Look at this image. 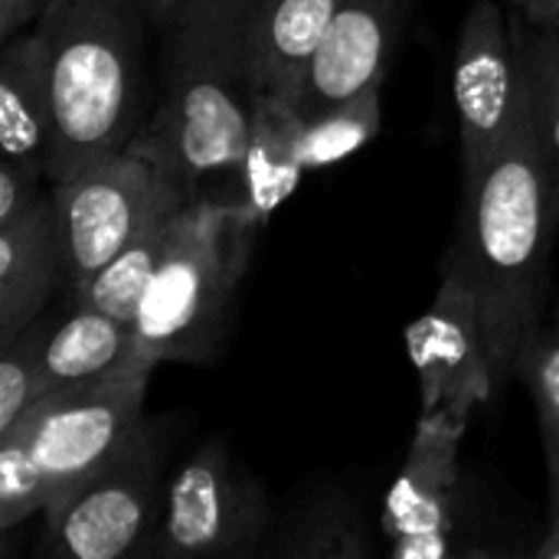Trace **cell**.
I'll return each instance as SVG.
<instances>
[{
	"label": "cell",
	"instance_id": "obj_5",
	"mask_svg": "<svg viewBox=\"0 0 559 559\" xmlns=\"http://www.w3.org/2000/svg\"><path fill=\"white\" fill-rule=\"evenodd\" d=\"M164 495L157 426L141 423L95 475L43 511L46 524L36 554L62 559L151 557Z\"/></svg>",
	"mask_w": 559,
	"mask_h": 559
},
{
	"label": "cell",
	"instance_id": "obj_7",
	"mask_svg": "<svg viewBox=\"0 0 559 559\" xmlns=\"http://www.w3.org/2000/svg\"><path fill=\"white\" fill-rule=\"evenodd\" d=\"M269 534V498L223 442L200 445L167 481L151 557H259Z\"/></svg>",
	"mask_w": 559,
	"mask_h": 559
},
{
	"label": "cell",
	"instance_id": "obj_12",
	"mask_svg": "<svg viewBox=\"0 0 559 559\" xmlns=\"http://www.w3.org/2000/svg\"><path fill=\"white\" fill-rule=\"evenodd\" d=\"M396 10L400 0H344L295 98L305 118L383 82Z\"/></svg>",
	"mask_w": 559,
	"mask_h": 559
},
{
	"label": "cell",
	"instance_id": "obj_8",
	"mask_svg": "<svg viewBox=\"0 0 559 559\" xmlns=\"http://www.w3.org/2000/svg\"><path fill=\"white\" fill-rule=\"evenodd\" d=\"M151 377H128L46 396L13 432L23 436L46 481V508L95 475L144 423ZM10 436V432H7Z\"/></svg>",
	"mask_w": 559,
	"mask_h": 559
},
{
	"label": "cell",
	"instance_id": "obj_18",
	"mask_svg": "<svg viewBox=\"0 0 559 559\" xmlns=\"http://www.w3.org/2000/svg\"><path fill=\"white\" fill-rule=\"evenodd\" d=\"M269 554L285 559H360L373 554V544L360 504L344 491H321L295 508Z\"/></svg>",
	"mask_w": 559,
	"mask_h": 559
},
{
	"label": "cell",
	"instance_id": "obj_6",
	"mask_svg": "<svg viewBox=\"0 0 559 559\" xmlns=\"http://www.w3.org/2000/svg\"><path fill=\"white\" fill-rule=\"evenodd\" d=\"M66 288L75 298L118 252L183 213L197 197L151 160L121 151L98 167L52 183Z\"/></svg>",
	"mask_w": 559,
	"mask_h": 559
},
{
	"label": "cell",
	"instance_id": "obj_20",
	"mask_svg": "<svg viewBox=\"0 0 559 559\" xmlns=\"http://www.w3.org/2000/svg\"><path fill=\"white\" fill-rule=\"evenodd\" d=\"M380 85L383 82L305 118V141H301L305 170H321L350 157L380 131Z\"/></svg>",
	"mask_w": 559,
	"mask_h": 559
},
{
	"label": "cell",
	"instance_id": "obj_3",
	"mask_svg": "<svg viewBox=\"0 0 559 559\" xmlns=\"http://www.w3.org/2000/svg\"><path fill=\"white\" fill-rule=\"evenodd\" d=\"M144 10L134 0H46L52 147L46 183H66L121 154L141 128Z\"/></svg>",
	"mask_w": 559,
	"mask_h": 559
},
{
	"label": "cell",
	"instance_id": "obj_9",
	"mask_svg": "<svg viewBox=\"0 0 559 559\" xmlns=\"http://www.w3.org/2000/svg\"><path fill=\"white\" fill-rule=\"evenodd\" d=\"M465 180L478 177L514 131L524 75L514 29L495 0H475L465 13L452 69Z\"/></svg>",
	"mask_w": 559,
	"mask_h": 559
},
{
	"label": "cell",
	"instance_id": "obj_23",
	"mask_svg": "<svg viewBox=\"0 0 559 559\" xmlns=\"http://www.w3.org/2000/svg\"><path fill=\"white\" fill-rule=\"evenodd\" d=\"M52 328L43 321H33L23 334H16L3 350L0 364V436L13 432L46 396L43 380V347L49 341Z\"/></svg>",
	"mask_w": 559,
	"mask_h": 559
},
{
	"label": "cell",
	"instance_id": "obj_27",
	"mask_svg": "<svg viewBox=\"0 0 559 559\" xmlns=\"http://www.w3.org/2000/svg\"><path fill=\"white\" fill-rule=\"evenodd\" d=\"M141 10H144V16H147V23H154V26H170L177 16H183L190 7H197V3H203V0H134Z\"/></svg>",
	"mask_w": 559,
	"mask_h": 559
},
{
	"label": "cell",
	"instance_id": "obj_2",
	"mask_svg": "<svg viewBox=\"0 0 559 559\" xmlns=\"http://www.w3.org/2000/svg\"><path fill=\"white\" fill-rule=\"evenodd\" d=\"M255 3L203 0L164 26L160 102L124 147L197 200L210 180H233L249 144L255 88L246 33Z\"/></svg>",
	"mask_w": 559,
	"mask_h": 559
},
{
	"label": "cell",
	"instance_id": "obj_22",
	"mask_svg": "<svg viewBox=\"0 0 559 559\" xmlns=\"http://www.w3.org/2000/svg\"><path fill=\"white\" fill-rule=\"evenodd\" d=\"M518 373L531 386L537 406L547 481H550V518H559V324L554 331L550 328L534 331V337L521 350Z\"/></svg>",
	"mask_w": 559,
	"mask_h": 559
},
{
	"label": "cell",
	"instance_id": "obj_26",
	"mask_svg": "<svg viewBox=\"0 0 559 559\" xmlns=\"http://www.w3.org/2000/svg\"><path fill=\"white\" fill-rule=\"evenodd\" d=\"M46 0H0V39L10 43L39 23Z\"/></svg>",
	"mask_w": 559,
	"mask_h": 559
},
{
	"label": "cell",
	"instance_id": "obj_21",
	"mask_svg": "<svg viewBox=\"0 0 559 559\" xmlns=\"http://www.w3.org/2000/svg\"><path fill=\"white\" fill-rule=\"evenodd\" d=\"M514 39H518L524 85L531 95V108L537 118V131L559 197V26L527 20L524 29H514Z\"/></svg>",
	"mask_w": 559,
	"mask_h": 559
},
{
	"label": "cell",
	"instance_id": "obj_11",
	"mask_svg": "<svg viewBox=\"0 0 559 559\" xmlns=\"http://www.w3.org/2000/svg\"><path fill=\"white\" fill-rule=\"evenodd\" d=\"M406 344L423 383V413L449 409L472 416L491 396L495 373L485 347L481 305L452 265H445L429 311L409 324Z\"/></svg>",
	"mask_w": 559,
	"mask_h": 559
},
{
	"label": "cell",
	"instance_id": "obj_14",
	"mask_svg": "<svg viewBox=\"0 0 559 559\" xmlns=\"http://www.w3.org/2000/svg\"><path fill=\"white\" fill-rule=\"evenodd\" d=\"M305 141V115L295 98L259 92L252 108L249 144L239 160V170L223 187V203L239 206L252 223L265 226L275 206H282L298 187Z\"/></svg>",
	"mask_w": 559,
	"mask_h": 559
},
{
	"label": "cell",
	"instance_id": "obj_13",
	"mask_svg": "<svg viewBox=\"0 0 559 559\" xmlns=\"http://www.w3.org/2000/svg\"><path fill=\"white\" fill-rule=\"evenodd\" d=\"M59 282H66V259L49 187L26 213L0 226V347L39 321Z\"/></svg>",
	"mask_w": 559,
	"mask_h": 559
},
{
	"label": "cell",
	"instance_id": "obj_30",
	"mask_svg": "<svg viewBox=\"0 0 559 559\" xmlns=\"http://www.w3.org/2000/svg\"><path fill=\"white\" fill-rule=\"evenodd\" d=\"M557 26H559V20H557Z\"/></svg>",
	"mask_w": 559,
	"mask_h": 559
},
{
	"label": "cell",
	"instance_id": "obj_24",
	"mask_svg": "<svg viewBox=\"0 0 559 559\" xmlns=\"http://www.w3.org/2000/svg\"><path fill=\"white\" fill-rule=\"evenodd\" d=\"M46 511V481L20 432L0 436V531L26 524Z\"/></svg>",
	"mask_w": 559,
	"mask_h": 559
},
{
	"label": "cell",
	"instance_id": "obj_1",
	"mask_svg": "<svg viewBox=\"0 0 559 559\" xmlns=\"http://www.w3.org/2000/svg\"><path fill=\"white\" fill-rule=\"evenodd\" d=\"M557 206L550 160L524 85L514 131L488 167L465 180L462 229L445 259L478 295L495 386L514 377L521 350L540 328Z\"/></svg>",
	"mask_w": 559,
	"mask_h": 559
},
{
	"label": "cell",
	"instance_id": "obj_29",
	"mask_svg": "<svg viewBox=\"0 0 559 559\" xmlns=\"http://www.w3.org/2000/svg\"><path fill=\"white\" fill-rule=\"evenodd\" d=\"M540 559H559V518H550V531L544 537V544L537 547Z\"/></svg>",
	"mask_w": 559,
	"mask_h": 559
},
{
	"label": "cell",
	"instance_id": "obj_10",
	"mask_svg": "<svg viewBox=\"0 0 559 559\" xmlns=\"http://www.w3.org/2000/svg\"><path fill=\"white\" fill-rule=\"evenodd\" d=\"M468 416L423 413L406 465L400 468L383 511L390 554L400 559H445L455 547L459 514V442Z\"/></svg>",
	"mask_w": 559,
	"mask_h": 559
},
{
	"label": "cell",
	"instance_id": "obj_4",
	"mask_svg": "<svg viewBox=\"0 0 559 559\" xmlns=\"http://www.w3.org/2000/svg\"><path fill=\"white\" fill-rule=\"evenodd\" d=\"M259 229L223 200H193L180 213L134 314V334L157 364H206L216 354Z\"/></svg>",
	"mask_w": 559,
	"mask_h": 559
},
{
	"label": "cell",
	"instance_id": "obj_28",
	"mask_svg": "<svg viewBox=\"0 0 559 559\" xmlns=\"http://www.w3.org/2000/svg\"><path fill=\"white\" fill-rule=\"evenodd\" d=\"M518 7V13L531 23H544V26H557L559 20V0H511Z\"/></svg>",
	"mask_w": 559,
	"mask_h": 559
},
{
	"label": "cell",
	"instance_id": "obj_25",
	"mask_svg": "<svg viewBox=\"0 0 559 559\" xmlns=\"http://www.w3.org/2000/svg\"><path fill=\"white\" fill-rule=\"evenodd\" d=\"M43 180L39 174H29L10 160L0 164V226L3 223H13L20 213H26L46 190H43Z\"/></svg>",
	"mask_w": 559,
	"mask_h": 559
},
{
	"label": "cell",
	"instance_id": "obj_15",
	"mask_svg": "<svg viewBox=\"0 0 559 559\" xmlns=\"http://www.w3.org/2000/svg\"><path fill=\"white\" fill-rule=\"evenodd\" d=\"M154 367L157 360L141 347L134 328L88 305H72V314L52 328L43 347V380L49 396L128 377H151Z\"/></svg>",
	"mask_w": 559,
	"mask_h": 559
},
{
	"label": "cell",
	"instance_id": "obj_19",
	"mask_svg": "<svg viewBox=\"0 0 559 559\" xmlns=\"http://www.w3.org/2000/svg\"><path fill=\"white\" fill-rule=\"evenodd\" d=\"M177 219H167L160 226H154L151 233H144L141 239H134L124 252H118L75 298L72 305H88V308H98L105 314H111L115 321L134 328V314H138V305L154 278V272L160 269L164 255L170 252V242H174V233H177Z\"/></svg>",
	"mask_w": 559,
	"mask_h": 559
},
{
	"label": "cell",
	"instance_id": "obj_17",
	"mask_svg": "<svg viewBox=\"0 0 559 559\" xmlns=\"http://www.w3.org/2000/svg\"><path fill=\"white\" fill-rule=\"evenodd\" d=\"M0 147L3 160L46 177L52 147V88L46 39L33 26L0 52Z\"/></svg>",
	"mask_w": 559,
	"mask_h": 559
},
{
	"label": "cell",
	"instance_id": "obj_16",
	"mask_svg": "<svg viewBox=\"0 0 559 559\" xmlns=\"http://www.w3.org/2000/svg\"><path fill=\"white\" fill-rule=\"evenodd\" d=\"M344 0H259L246 33V59L255 95L298 98L311 59Z\"/></svg>",
	"mask_w": 559,
	"mask_h": 559
}]
</instances>
